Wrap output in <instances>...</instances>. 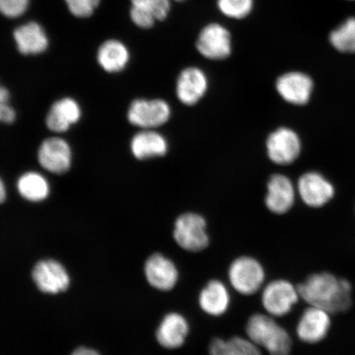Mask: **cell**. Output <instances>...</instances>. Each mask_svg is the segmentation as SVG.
I'll return each mask as SVG.
<instances>
[{"label":"cell","mask_w":355,"mask_h":355,"mask_svg":"<svg viewBox=\"0 0 355 355\" xmlns=\"http://www.w3.org/2000/svg\"><path fill=\"white\" fill-rule=\"evenodd\" d=\"M173 239L182 250L199 254L210 246L207 222L196 212H185L177 217L172 232Z\"/></svg>","instance_id":"cell-4"},{"label":"cell","mask_w":355,"mask_h":355,"mask_svg":"<svg viewBox=\"0 0 355 355\" xmlns=\"http://www.w3.org/2000/svg\"><path fill=\"white\" fill-rule=\"evenodd\" d=\"M10 92L8 89L4 86L0 88V105L10 103Z\"/></svg>","instance_id":"cell-32"},{"label":"cell","mask_w":355,"mask_h":355,"mask_svg":"<svg viewBox=\"0 0 355 355\" xmlns=\"http://www.w3.org/2000/svg\"><path fill=\"white\" fill-rule=\"evenodd\" d=\"M37 157L44 171L61 175L72 167L73 150L68 141L60 137H51L40 144Z\"/></svg>","instance_id":"cell-11"},{"label":"cell","mask_w":355,"mask_h":355,"mask_svg":"<svg viewBox=\"0 0 355 355\" xmlns=\"http://www.w3.org/2000/svg\"><path fill=\"white\" fill-rule=\"evenodd\" d=\"M298 192L303 202L309 207H322L334 197L335 189L319 173H306L300 177Z\"/></svg>","instance_id":"cell-15"},{"label":"cell","mask_w":355,"mask_h":355,"mask_svg":"<svg viewBox=\"0 0 355 355\" xmlns=\"http://www.w3.org/2000/svg\"><path fill=\"white\" fill-rule=\"evenodd\" d=\"M332 316L333 315L325 309L308 305L297 322V338L302 343L309 345L322 343L330 334Z\"/></svg>","instance_id":"cell-8"},{"label":"cell","mask_w":355,"mask_h":355,"mask_svg":"<svg viewBox=\"0 0 355 355\" xmlns=\"http://www.w3.org/2000/svg\"><path fill=\"white\" fill-rule=\"evenodd\" d=\"M295 202V189L288 178L282 175L270 177L265 204L268 209L276 215L290 211Z\"/></svg>","instance_id":"cell-19"},{"label":"cell","mask_w":355,"mask_h":355,"mask_svg":"<svg viewBox=\"0 0 355 355\" xmlns=\"http://www.w3.org/2000/svg\"><path fill=\"white\" fill-rule=\"evenodd\" d=\"M301 300L298 285L285 278L272 279L260 292V302L264 312L275 318L291 314Z\"/></svg>","instance_id":"cell-5"},{"label":"cell","mask_w":355,"mask_h":355,"mask_svg":"<svg viewBox=\"0 0 355 355\" xmlns=\"http://www.w3.org/2000/svg\"><path fill=\"white\" fill-rule=\"evenodd\" d=\"M266 150L270 161L277 165H290L300 154V137L291 128H278L268 137Z\"/></svg>","instance_id":"cell-14"},{"label":"cell","mask_w":355,"mask_h":355,"mask_svg":"<svg viewBox=\"0 0 355 355\" xmlns=\"http://www.w3.org/2000/svg\"><path fill=\"white\" fill-rule=\"evenodd\" d=\"M82 114L83 110L78 102L72 97L65 96L51 105L44 121L49 130L64 133L80 121Z\"/></svg>","instance_id":"cell-16"},{"label":"cell","mask_w":355,"mask_h":355,"mask_svg":"<svg viewBox=\"0 0 355 355\" xmlns=\"http://www.w3.org/2000/svg\"><path fill=\"white\" fill-rule=\"evenodd\" d=\"M13 40L20 54L38 55L46 52L50 44L46 31L37 21H29L17 28Z\"/></svg>","instance_id":"cell-20"},{"label":"cell","mask_w":355,"mask_h":355,"mask_svg":"<svg viewBox=\"0 0 355 355\" xmlns=\"http://www.w3.org/2000/svg\"><path fill=\"white\" fill-rule=\"evenodd\" d=\"M277 89L284 100L295 105L307 104L313 93V82L309 75L288 72L277 79Z\"/></svg>","instance_id":"cell-18"},{"label":"cell","mask_w":355,"mask_h":355,"mask_svg":"<svg viewBox=\"0 0 355 355\" xmlns=\"http://www.w3.org/2000/svg\"><path fill=\"white\" fill-rule=\"evenodd\" d=\"M8 196L7 188L6 184H4L3 180L0 182V202L1 203H4L6 201Z\"/></svg>","instance_id":"cell-33"},{"label":"cell","mask_w":355,"mask_h":355,"mask_svg":"<svg viewBox=\"0 0 355 355\" xmlns=\"http://www.w3.org/2000/svg\"><path fill=\"white\" fill-rule=\"evenodd\" d=\"M71 15L79 19H86L99 7L101 0H64Z\"/></svg>","instance_id":"cell-28"},{"label":"cell","mask_w":355,"mask_h":355,"mask_svg":"<svg viewBox=\"0 0 355 355\" xmlns=\"http://www.w3.org/2000/svg\"><path fill=\"white\" fill-rule=\"evenodd\" d=\"M348 1H355V0H348Z\"/></svg>","instance_id":"cell-35"},{"label":"cell","mask_w":355,"mask_h":355,"mask_svg":"<svg viewBox=\"0 0 355 355\" xmlns=\"http://www.w3.org/2000/svg\"><path fill=\"white\" fill-rule=\"evenodd\" d=\"M130 16L140 28H153L155 21L167 19L171 10V0H130Z\"/></svg>","instance_id":"cell-21"},{"label":"cell","mask_w":355,"mask_h":355,"mask_svg":"<svg viewBox=\"0 0 355 355\" xmlns=\"http://www.w3.org/2000/svg\"><path fill=\"white\" fill-rule=\"evenodd\" d=\"M30 0H0V11L8 19H17L28 10Z\"/></svg>","instance_id":"cell-29"},{"label":"cell","mask_w":355,"mask_h":355,"mask_svg":"<svg viewBox=\"0 0 355 355\" xmlns=\"http://www.w3.org/2000/svg\"><path fill=\"white\" fill-rule=\"evenodd\" d=\"M130 58L126 44L115 39L102 43L96 53L97 63L108 73L123 72L130 63Z\"/></svg>","instance_id":"cell-23"},{"label":"cell","mask_w":355,"mask_h":355,"mask_svg":"<svg viewBox=\"0 0 355 355\" xmlns=\"http://www.w3.org/2000/svg\"><path fill=\"white\" fill-rule=\"evenodd\" d=\"M144 273L148 285L161 292L174 290L180 278V269L175 261L161 252L148 256L144 265Z\"/></svg>","instance_id":"cell-10"},{"label":"cell","mask_w":355,"mask_h":355,"mask_svg":"<svg viewBox=\"0 0 355 355\" xmlns=\"http://www.w3.org/2000/svg\"><path fill=\"white\" fill-rule=\"evenodd\" d=\"M175 1L181 2V1H184V0H175Z\"/></svg>","instance_id":"cell-34"},{"label":"cell","mask_w":355,"mask_h":355,"mask_svg":"<svg viewBox=\"0 0 355 355\" xmlns=\"http://www.w3.org/2000/svg\"><path fill=\"white\" fill-rule=\"evenodd\" d=\"M227 284L219 279H211L200 290L198 304L208 317L218 318L229 312L232 304V291Z\"/></svg>","instance_id":"cell-13"},{"label":"cell","mask_w":355,"mask_h":355,"mask_svg":"<svg viewBox=\"0 0 355 355\" xmlns=\"http://www.w3.org/2000/svg\"><path fill=\"white\" fill-rule=\"evenodd\" d=\"M207 87L206 73L197 67H188L178 76L176 96L182 104L193 105L206 94Z\"/></svg>","instance_id":"cell-17"},{"label":"cell","mask_w":355,"mask_h":355,"mask_svg":"<svg viewBox=\"0 0 355 355\" xmlns=\"http://www.w3.org/2000/svg\"><path fill=\"white\" fill-rule=\"evenodd\" d=\"M17 113L10 103L0 105V121L3 123L12 124L15 122Z\"/></svg>","instance_id":"cell-30"},{"label":"cell","mask_w":355,"mask_h":355,"mask_svg":"<svg viewBox=\"0 0 355 355\" xmlns=\"http://www.w3.org/2000/svg\"><path fill=\"white\" fill-rule=\"evenodd\" d=\"M228 285L242 296H254L263 290L266 283V272L257 257L241 255L232 261L227 268Z\"/></svg>","instance_id":"cell-3"},{"label":"cell","mask_w":355,"mask_h":355,"mask_svg":"<svg viewBox=\"0 0 355 355\" xmlns=\"http://www.w3.org/2000/svg\"><path fill=\"white\" fill-rule=\"evenodd\" d=\"M16 188L19 196L31 203H40L50 197L51 185L46 178L37 171H26L17 178Z\"/></svg>","instance_id":"cell-24"},{"label":"cell","mask_w":355,"mask_h":355,"mask_svg":"<svg viewBox=\"0 0 355 355\" xmlns=\"http://www.w3.org/2000/svg\"><path fill=\"white\" fill-rule=\"evenodd\" d=\"M246 336L269 355H291L292 337L281 324L266 313H256L248 318Z\"/></svg>","instance_id":"cell-2"},{"label":"cell","mask_w":355,"mask_h":355,"mask_svg":"<svg viewBox=\"0 0 355 355\" xmlns=\"http://www.w3.org/2000/svg\"><path fill=\"white\" fill-rule=\"evenodd\" d=\"M196 48L199 54L207 60L227 59L232 52V33L225 26L211 22L200 31Z\"/></svg>","instance_id":"cell-9"},{"label":"cell","mask_w":355,"mask_h":355,"mask_svg":"<svg viewBox=\"0 0 355 355\" xmlns=\"http://www.w3.org/2000/svg\"><path fill=\"white\" fill-rule=\"evenodd\" d=\"M171 108L165 100L137 98L127 110V121L141 130H155L170 121Z\"/></svg>","instance_id":"cell-7"},{"label":"cell","mask_w":355,"mask_h":355,"mask_svg":"<svg viewBox=\"0 0 355 355\" xmlns=\"http://www.w3.org/2000/svg\"><path fill=\"white\" fill-rule=\"evenodd\" d=\"M70 355H101L98 350L86 345H80L75 348Z\"/></svg>","instance_id":"cell-31"},{"label":"cell","mask_w":355,"mask_h":355,"mask_svg":"<svg viewBox=\"0 0 355 355\" xmlns=\"http://www.w3.org/2000/svg\"><path fill=\"white\" fill-rule=\"evenodd\" d=\"M209 355H263V349L245 336H234L229 339L214 337L208 346Z\"/></svg>","instance_id":"cell-25"},{"label":"cell","mask_w":355,"mask_h":355,"mask_svg":"<svg viewBox=\"0 0 355 355\" xmlns=\"http://www.w3.org/2000/svg\"><path fill=\"white\" fill-rule=\"evenodd\" d=\"M31 278L37 291L46 295L64 294L72 282L66 266L52 257L35 261L31 270Z\"/></svg>","instance_id":"cell-6"},{"label":"cell","mask_w":355,"mask_h":355,"mask_svg":"<svg viewBox=\"0 0 355 355\" xmlns=\"http://www.w3.org/2000/svg\"><path fill=\"white\" fill-rule=\"evenodd\" d=\"M301 300L334 315L352 309L354 287L349 279L327 270L310 274L298 284Z\"/></svg>","instance_id":"cell-1"},{"label":"cell","mask_w":355,"mask_h":355,"mask_svg":"<svg viewBox=\"0 0 355 355\" xmlns=\"http://www.w3.org/2000/svg\"><path fill=\"white\" fill-rule=\"evenodd\" d=\"M130 148L133 157L146 161L166 155L168 144L166 137L155 130H141L132 136Z\"/></svg>","instance_id":"cell-22"},{"label":"cell","mask_w":355,"mask_h":355,"mask_svg":"<svg viewBox=\"0 0 355 355\" xmlns=\"http://www.w3.org/2000/svg\"><path fill=\"white\" fill-rule=\"evenodd\" d=\"M217 8L222 15L233 20H242L251 15L254 0H216Z\"/></svg>","instance_id":"cell-27"},{"label":"cell","mask_w":355,"mask_h":355,"mask_svg":"<svg viewBox=\"0 0 355 355\" xmlns=\"http://www.w3.org/2000/svg\"><path fill=\"white\" fill-rule=\"evenodd\" d=\"M190 323L183 313L172 311L164 315L155 331L161 347L174 350L183 347L190 334Z\"/></svg>","instance_id":"cell-12"},{"label":"cell","mask_w":355,"mask_h":355,"mask_svg":"<svg viewBox=\"0 0 355 355\" xmlns=\"http://www.w3.org/2000/svg\"><path fill=\"white\" fill-rule=\"evenodd\" d=\"M329 42L337 51L344 54L355 53V17H349L333 29Z\"/></svg>","instance_id":"cell-26"}]
</instances>
